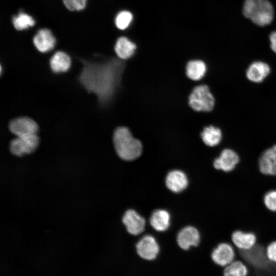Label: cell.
Returning a JSON list of instances; mask_svg holds the SVG:
<instances>
[{"mask_svg":"<svg viewBox=\"0 0 276 276\" xmlns=\"http://www.w3.org/2000/svg\"><path fill=\"white\" fill-rule=\"evenodd\" d=\"M83 66L78 80L89 93H94L101 106L112 98L124 68L122 62L115 59L99 62L80 59Z\"/></svg>","mask_w":276,"mask_h":276,"instance_id":"obj_1","label":"cell"},{"mask_svg":"<svg viewBox=\"0 0 276 276\" xmlns=\"http://www.w3.org/2000/svg\"><path fill=\"white\" fill-rule=\"evenodd\" d=\"M114 149L122 159L132 160L139 157L142 152V145L135 139L130 130L125 127L116 129L113 135Z\"/></svg>","mask_w":276,"mask_h":276,"instance_id":"obj_2","label":"cell"},{"mask_svg":"<svg viewBox=\"0 0 276 276\" xmlns=\"http://www.w3.org/2000/svg\"><path fill=\"white\" fill-rule=\"evenodd\" d=\"M243 13L245 17L260 26L269 25L274 14L273 7L268 0H245Z\"/></svg>","mask_w":276,"mask_h":276,"instance_id":"obj_3","label":"cell"},{"mask_svg":"<svg viewBox=\"0 0 276 276\" xmlns=\"http://www.w3.org/2000/svg\"><path fill=\"white\" fill-rule=\"evenodd\" d=\"M236 259L244 262L249 268L261 269L267 267L271 262L266 254V246L257 243L247 250H237Z\"/></svg>","mask_w":276,"mask_h":276,"instance_id":"obj_4","label":"cell"},{"mask_svg":"<svg viewBox=\"0 0 276 276\" xmlns=\"http://www.w3.org/2000/svg\"><path fill=\"white\" fill-rule=\"evenodd\" d=\"M215 101L209 87L204 84L196 86L189 97V104L195 111L209 112L215 105Z\"/></svg>","mask_w":276,"mask_h":276,"instance_id":"obj_5","label":"cell"},{"mask_svg":"<svg viewBox=\"0 0 276 276\" xmlns=\"http://www.w3.org/2000/svg\"><path fill=\"white\" fill-rule=\"evenodd\" d=\"M39 144V139L37 134L17 136L11 141L10 150L14 155L20 157L33 153Z\"/></svg>","mask_w":276,"mask_h":276,"instance_id":"obj_6","label":"cell"},{"mask_svg":"<svg viewBox=\"0 0 276 276\" xmlns=\"http://www.w3.org/2000/svg\"><path fill=\"white\" fill-rule=\"evenodd\" d=\"M236 256L237 251L233 245L222 242L213 249L210 257L215 264L224 268L236 259Z\"/></svg>","mask_w":276,"mask_h":276,"instance_id":"obj_7","label":"cell"},{"mask_svg":"<svg viewBox=\"0 0 276 276\" xmlns=\"http://www.w3.org/2000/svg\"><path fill=\"white\" fill-rule=\"evenodd\" d=\"M10 131L17 136L37 134L38 126L30 118L21 117L12 120L9 124Z\"/></svg>","mask_w":276,"mask_h":276,"instance_id":"obj_8","label":"cell"},{"mask_svg":"<svg viewBox=\"0 0 276 276\" xmlns=\"http://www.w3.org/2000/svg\"><path fill=\"white\" fill-rule=\"evenodd\" d=\"M136 248L138 255L147 260L155 259L159 250L156 240L150 235L144 236L136 244Z\"/></svg>","mask_w":276,"mask_h":276,"instance_id":"obj_9","label":"cell"},{"mask_svg":"<svg viewBox=\"0 0 276 276\" xmlns=\"http://www.w3.org/2000/svg\"><path fill=\"white\" fill-rule=\"evenodd\" d=\"M239 156L234 150L231 149H224L219 156L215 159L213 165L215 169L224 172L233 171L239 162Z\"/></svg>","mask_w":276,"mask_h":276,"instance_id":"obj_10","label":"cell"},{"mask_svg":"<svg viewBox=\"0 0 276 276\" xmlns=\"http://www.w3.org/2000/svg\"><path fill=\"white\" fill-rule=\"evenodd\" d=\"M122 221L131 235H137L144 231L145 220L133 210H128L125 213Z\"/></svg>","mask_w":276,"mask_h":276,"instance_id":"obj_11","label":"cell"},{"mask_svg":"<svg viewBox=\"0 0 276 276\" xmlns=\"http://www.w3.org/2000/svg\"><path fill=\"white\" fill-rule=\"evenodd\" d=\"M258 163L259 170L262 173L276 175V145L262 152Z\"/></svg>","mask_w":276,"mask_h":276,"instance_id":"obj_12","label":"cell"},{"mask_svg":"<svg viewBox=\"0 0 276 276\" xmlns=\"http://www.w3.org/2000/svg\"><path fill=\"white\" fill-rule=\"evenodd\" d=\"M200 236L198 231L195 227L188 226L182 228L178 234L177 242L179 246L187 250L191 246H196L200 242Z\"/></svg>","mask_w":276,"mask_h":276,"instance_id":"obj_13","label":"cell"},{"mask_svg":"<svg viewBox=\"0 0 276 276\" xmlns=\"http://www.w3.org/2000/svg\"><path fill=\"white\" fill-rule=\"evenodd\" d=\"M33 43L41 53L52 50L55 45L56 39L51 31L47 29L39 30L33 37Z\"/></svg>","mask_w":276,"mask_h":276,"instance_id":"obj_14","label":"cell"},{"mask_svg":"<svg viewBox=\"0 0 276 276\" xmlns=\"http://www.w3.org/2000/svg\"><path fill=\"white\" fill-rule=\"evenodd\" d=\"M270 72V68L268 64L260 61H255L248 67L246 76L252 82L260 83L267 77Z\"/></svg>","mask_w":276,"mask_h":276,"instance_id":"obj_15","label":"cell"},{"mask_svg":"<svg viewBox=\"0 0 276 276\" xmlns=\"http://www.w3.org/2000/svg\"><path fill=\"white\" fill-rule=\"evenodd\" d=\"M231 241L238 250H244L252 247L257 241L256 235L251 232L236 231L231 235Z\"/></svg>","mask_w":276,"mask_h":276,"instance_id":"obj_16","label":"cell"},{"mask_svg":"<svg viewBox=\"0 0 276 276\" xmlns=\"http://www.w3.org/2000/svg\"><path fill=\"white\" fill-rule=\"evenodd\" d=\"M188 180L186 175L180 170H173L169 172L166 178V185L168 189L174 193H179L188 186Z\"/></svg>","mask_w":276,"mask_h":276,"instance_id":"obj_17","label":"cell"},{"mask_svg":"<svg viewBox=\"0 0 276 276\" xmlns=\"http://www.w3.org/2000/svg\"><path fill=\"white\" fill-rule=\"evenodd\" d=\"M136 48V44L126 36L119 37L114 45V51L122 60L130 58L134 54Z\"/></svg>","mask_w":276,"mask_h":276,"instance_id":"obj_18","label":"cell"},{"mask_svg":"<svg viewBox=\"0 0 276 276\" xmlns=\"http://www.w3.org/2000/svg\"><path fill=\"white\" fill-rule=\"evenodd\" d=\"M71 65L70 57L65 52H56L50 60V66L55 73H64L67 71Z\"/></svg>","mask_w":276,"mask_h":276,"instance_id":"obj_19","label":"cell"},{"mask_svg":"<svg viewBox=\"0 0 276 276\" xmlns=\"http://www.w3.org/2000/svg\"><path fill=\"white\" fill-rule=\"evenodd\" d=\"M170 220V216L167 211L156 210L151 214L150 223L152 227L156 231L163 232L169 227Z\"/></svg>","mask_w":276,"mask_h":276,"instance_id":"obj_20","label":"cell"},{"mask_svg":"<svg viewBox=\"0 0 276 276\" xmlns=\"http://www.w3.org/2000/svg\"><path fill=\"white\" fill-rule=\"evenodd\" d=\"M206 71L205 63L200 60L189 61L186 66V74L188 77L194 81L202 79Z\"/></svg>","mask_w":276,"mask_h":276,"instance_id":"obj_21","label":"cell"},{"mask_svg":"<svg viewBox=\"0 0 276 276\" xmlns=\"http://www.w3.org/2000/svg\"><path fill=\"white\" fill-rule=\"evenodd\" d=\"M222 136L221 130L212 125L204 127L201 133V137L203 143L210 147L218 145L221 141Z\"/></svg>","mask_w":276,"mask_h":276,"instance_id":"obj_22","label":"cell"},{"mask_svg":"<svg viewBox=\"0 0 276 276\" xmlns=\"http://www.w3.org/2000/svg\"><path fill=\"white\" fill-rule=\"evenodd\" d=\"M249 272L247 265L239 259H236L223 268V276H248Z\"/></svg>","mask_w":276,"mask_h":276,"instance_id":"obj_23","label":"cell"},{"mask_svg":"<svg viewBox=\"0 0 276 276\" xmlns=\"http://www.w3.org/2000/svg\"><path fill=\"white\" fill-rule=\"evenodd\" d=\"M133 19L132 12L127 10H123L119 12L114 18L116 27L120 30L127 29L131 25Z\"/></svg>","mask_w":276,"mask_h":276,"instance_id":"obj_24","label":"cell"},{"mask_svg":"<svg viewBox=\"0 0 276 276\" xmlns=\"http://www.w3.org/2000/svg\"><path fill=\"white\" fill-rule=\"evenodd\" d=\"M12 22L16 30H22L33 26L35 24V20L29 14L24 12H20L17 15L13 17Z\"/></svg>","mask_w":276,"mask_h":276,"instance_id":"obj_25","label":"cell"},{"mask_svg":"<svg viewBox=\"0 0 276 276\" xmlns=\"http://www.w3.org/2000/svg\"><path fill=\"white\" fill-rule=\"evenodd\" d=\"M263 201L268 210L276 212V190H271L267 192L264 196Z\"/></svg>","mask_w":276,"mask_h":276,"instance_id":"obj_26","label":"cell"},{"mask_svg":"<svg viewBox=\"0 0 276 276\" xmlns=\"http://www.w3.org/2000/svg\"><path fill=\"white\" fill-rule=\"evenodd\" d=\"M65 6L71 11H80L83 9L86 0H62Z\"/></svg>","mask_w":276,"mask_h":276,"instance_id":"obj_27","label":"cell"},{"mask_svg":"<svg viewBox=\"0 0 276 276\" xmlns=\"http://www.w3.org/2000/svg\"><path fill=\"white\" fill-rule=\"evenodd\" d=\"M266 254L271 263L276 264V240L271 241L266 245Z\"/></svg>","mask_w":276,"mask_h":276,"instance_id":"obj_28","label":"cell"},{"mask_svg":"<svg viewBox=\"0 0 276 276\" xmlns=\"http://www.w3.org/2000/svg\"><path fill=\"white\" fill-rule=\"evenodd\" d=\"M269 39L270 41V48L276 53V32H273L271 33Z\"/></svg>","mask_w":276,"mask_h":276,"instance_id":"obj_29","label":"cell"}]
</instances>
